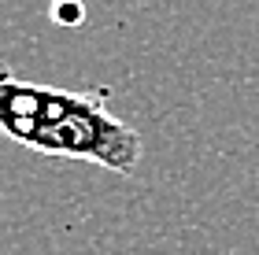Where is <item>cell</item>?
I'll return each mask as SVG.
<instances>
[{
	"label": "cell",
	"instance_id": "obj_1",
	"mask_svg": "<svg viewBox=\"0 0 259 255\" xmlns=\"http://www.w3.org/2000/svg\"><path fill=\"white\" fill-rule=\"evenodd\" d=\"M0 130L41 156L81 159L134 178L145 141L130 122L108 111V92H74L4 74L0 78Z\"/></svg>",
	"mask_w": 259,
	"mask_h": 255
},
{
	"label": "cell",
	"instance_id": "obj_2",
	"mask_svg": "<svg viewBox=\"0 0 259 255\" xmlns=\"http://www.w3.org/2000/svg\"><path fill=\"white\" fill-rule=\"evenodd\" d=\"M81 15H85V11H81L78 0H60V4L52 8V19H56V22H67V26L81 22Z\"/></svg>",
	"mask_w": 259,
	"mask_h": 255
}]
</instances>
